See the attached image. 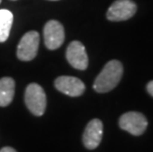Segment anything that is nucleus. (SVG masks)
<instances>
[{"label":"nucleus","instance_id":"obj_11","mask_svg":"<svg viewBox=\"0 0 153 152\" xmlns=\"http://www.w3.org/2000/svg\"><path fill=\"white\" fill-rule=\"evenodd\" d=\"M13 24V14L7 9L0 10V43H4L9 37Z\"/></svg>","mask_w":153,"mask_h":152},{"label":"nucleus","instance_id":"obj_3","mask_svg":"<svg viewBox=\"0 0 153 152\" xmlns=\"http://www.w3.org/2000/svg\"><path fill=\"white\" fill-rule=\"evenodd\" d=\"M120 128L135 136L144 133L148 122L145 116L138 112H128L120 116L119 119Z\"/></svg>","mask_w":153,"mask_h":152},{"label":"nucleus","instance_id":"obj_13","mask_svg":"<svg viewBox=\"0 0 153 152\" xmlns=\"http://www.w3.org/2000/svg\"><path fill=\"white\" fill-rule=\"evenodd\" d=\"M0 152H17V151L10 146H5V147H3L0 149Z\"/></svg>","mask_w":153,"mask_h":152},{"label":"nucleus","instance_id":"obj_2","mask_svg":"<svg viewBox=\"0 0 153 152\" xmlns=\"http://www.w3.org/2000/svg\"><path fill=\"white\" fill-rule=\"evenodd\" d=\"M25 103L33 115L43 116L47 107V96L42 86L37 83L29 84L25 91Z\"/></svg>","mask_w":153,"mask_h":152},{"label":"nucleus","instance_id":"obj_10","mask_svg":"<svg viewBox=\"0 0 153 152\" xmlns=\"http://www.w3.org/2000/svg\"><path fill=\"white\" fill-rule=\"evenodd\" d=\"M15 95V81L11 77L0 79V107H7L11 104Z\"/></svg>","mask_w":153,"mask_h":152},{"label":"nucleus","instance_id":"obj_6","mask_svg":"<svg viewBox=\"0 0 153 152\" xmlns=\"http://www.w3.org/2000/svg\"><path fill=\"white\" fill-rule=\"evenodd\" d=\"M44 41L48 50H56L64 42V29L58 21L51 20L44 27Z\"/></svg>","mask_w":153,"mask_h":152},{"label":"nucleus","instance_id":"obj_1","mask_svg":"<svg viewBox=\"0 0 153 152\" xmlns=\"http://www.w3.org/2000/svg\"><path fill=\"white\" fill-rule=\"evenodd\" d=\"M123 64L119 60H111L96 77L93 88L98 93H107L116 88L122 79Z\"/></svg>","mask_w":153,"mask_h":152},{"label":"nucleus","instance_id":"obj_8","mask_svg":"<svg viewBox=\"0 0 153 152\" xmlns=\"http://www.w3.org/2000/svg\"><path fill=\"white\" fill-rule=\"evenodd\" d=\"M67 61L72 67L78 70H85L88 67V56L85 47L78 41L69 44L66 50Z\"/></svg>","mask_w":153,"mask_h":152},{"label":"nucleus","instance_id":"obj_5","mask_svg":"<svg viewBox=\"0 0 153 152\" xmlns=\"http://www.w3.org/2000/svg\"><path fill=\"white\" fill-rule=\"evenodd\" d=\"M137 7L131 0H117L107 11V19L113 22L126 21L136 13Z\"/></svg>","mask_w":153,"mask_h":152},{"label":"nucleus","instance_id":"obj_14","mask_svg":"<svg viewBox=\"0 0 153 152\" xmlns=\"http://www.w3.org/2000/svg\"><path fill=\"white\" fill-rule=\"evenodd\" d=\"M1 1H2V0H0V3H1Z\"/></svg>","mask_w":153,"mask_h":152},{"label":"nucleus","instance_id":"obj_4","mask_svg":"<svg viewBox=\"0 0 153 152\" xmlns=\"http://www.w3.org/2000/svg\"><path fill=\"white\" fill-rule=\"evenodd\" d=\"M40 36L36 31H30L22 37L17 47V56L20 60L30 61L38 53Z\"/></svg>","mask_w":153,"mask_h":152},{"label":"nucleus","instance_id":"obj_7","mask_svg":"<svg viewBox=\"0 0 153 152\" xmlns=\"http://www.w3.org/2000/svg\"><path fill=\"white\" fill-rule=\"evenodd\" d=\"M103 137V122L99 119H93L88 122L82 135L83 144L87 149L93 150L99 146Z\"/></svg>","mask_w":153,"mask_h":152},{"label":"nucleus","instance_id":"obj_12","mask_svg":"<svg viewBox=\"0 0 153 152\" xmlns=\"http://www.w3.org/2000/svg\"><path fill=\"white\" fill-rule=\"evenodd\" d=\"M146 90H147L149 95L153 97V80L147 84V86H146Z\"/></svg>","mask_w":153,"mask_h":152},{"label":"nucleus","instance_id":"obj_9","mask_svg":"<svg viewBox=\"0 0 153 152\" xmlns=\"http://www.w3.org/2000/svg\"><path fill=\"white\" fill-rule=\"evenodd\" d=\"M54 86L58 91L70 97L81 96L85 91V84L73 76H59L55 79Z\"/></svg>","mask_w":153,"mask_h":152}]
</instances>
